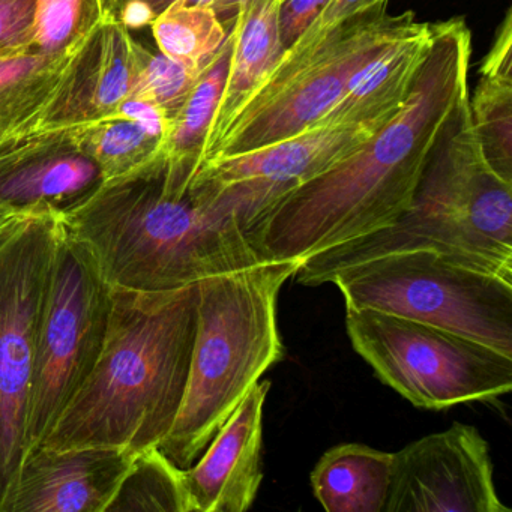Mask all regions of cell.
I'll list each match as a JSON object with an SVG mask.
<instances>
[{
  "instance_id": "9c48e42d",
  "label": "cell",
  "mask_w": 512,
  "mask_h": 512,
  "mask_svg": "<svg viewBox=\"0 0 512 512\" xmlns=\"http://www.w3.org/2000/svg\"><path fill=\"white\" fill-rule=\"evenodd\" d=\"M110 305L112 286L61 227L38 332L25 457L46 439L91 374L106 337Z\"/></svg>"
},
{
  "instance_id": "e0dca14e",
  "label": "cell",
  "mask_w": 512,
  "mask_h": 512,
  "mask_svg": "<svg viewBox=\"0 0 512 512\" xmlns=\"http://www.w3.org/2000/svg\"><path fill=\"white\" fill-rule=\"evenodd\" d=\"M433 41V23L388 44L350 77L343 97L320 124L388 121L406 104Z\"/></svg>"
},
{
  "instance_id": "44dd1931",
  "label": "cell",
  "mask_w": 512,
  "mask_h": 512,
  "mask_svg": "<svg viewBox=\"0 0 512 512\" xmlns=\"http://www.w3.org/2000/svg\"><path fill=\"white\" fill-rule=\"evenodd\" d=\"M230 19L226 20L229 29L223 46L203 67L187 100L170 121L169 134L164 145V152L169 160L187 167L194 173L199 172L202 167L206 139L211 131L229 71L233 47Z\"/></svg>"
},
{
  "instance_id": "4316f807",
  "label": "cell",
  "mask_w": 512,
  "mask_h": 512,
  "mask_svg": "<svg viewBox=\"0 0 512 512\" xmlns=\"http://www.w3.org/2000/svg\"><path fill=\"white\" fill-rule=\"evenodd\" d=\"M202 70L203 67L199 65L178 61L163 53H151L130 97L158 107L172 121L196 85Z\"/></svg>"
},
{
  "instance_id": "30bf717a",
  "label": "cell",
  "mask_w": 512,
  "mask_h": 512,
  "mask_svg": "<svg viewBox=\"0 0 512 512\" xmlns=\"http://www.w3.org/2000/svg\"><path fill=\"white\" fill-rule=\"evenodd\" d=\"M59 233L58 211L38 209L0 238V503L25 457L38 332Z\"/></svg>"
},
{
  "instance_id": "d4e9b609",
  "label": "cell",
  "mask_w": 512,
  "mask_h": 512,
  "mask_svg": "<svg viewBox=\"0 0 512 512\" xmlns=\"http://www.w3.org/2000/svg\"><path fill=\"white\" fill-rule=\"evenodd\" d=\"M469 107L488 163L512 182V73L481 74Z\"/></svg>"
},
{
  "instance_id": "83f0119b",
  "label": "cell",
  "mask_w": 512,
  "mask_h": 512,
  "mask_svg": "<svg viewBox=\"0 0 512 512\" xmlns=\"http://www.w3.org/2000/svg\"><path fill=\"white\" fill-rule=\"evenodd\" d=\"M175 0H106V17L121 23L128 31L151 26V23ZM188 4L212 8L227 20L235 16L242 0H185Z\"/></svg>"
},
{
  "instance_id": "f1b7e54d",
  "label": "cell",
  "mask_w": 512,
  "mask_h": 512,
  "mask_svg": "<svg viewBox=\"0 0 512 512\" xmlns=\"http://www.w3.org/2000/svg\"><path fill=\"white\" fill-rule=\"evenodd\" d=\"M389 0H329L326 7L317 14L310 26L302 32L301 37L287 47L284 52H304L313 47L320 38L325 37L340 23L353 17L361 16L377 8L388 7Z\"/></svg>"
},
{
  "instance_id": "2e32d148",
  "label": "cell",
  "mask_w": 512,
  "mask_h": 512,
  "mask_svg": "<svg viewBox=\"0 0 512 512\" xmlns=\"http://www.w3.org/2000/svg\"><path fill=\"white\" fill-rule=\"evenodd\" d=\"M101 182L74 128L34 131L0 149V206L62 211Z\"/></svg>"
},
{
  "instance_id": "7a4b0ae2",
  "label": "cell",
  "mask_w": 512,
  "mask_h": 512,
  "mask_svg": "<svg viewBox=\"0 0 512 512\" xmlns=\"http://www.w3.org/2000/svg\"><path fill=\"white\" fill-rule=\"evenodd\" d=\"M58 217L112 287L164 292L263 262L241 220L164 149Z\"/></svg>"
},
{
  "instance_id": "603a6c76",
  "label": "cell",
  "mask_w": 512,
  "mask_h": 512,
  "mask_svg": "<svg viewBox=\"0 0 512 512\" xmlns=\"http://www.w3.org/2000/svg\"><path fill=\"white\" fill-rule=\"evenodd\" d=\"M151 28L160 53L199 67H205L223 46L229 29L212 8L185 0L172 2Z\"/></svg>"
},
{
  "instance_id": "d6986e66",
  "label": "cell",
  "mask_w": 512,
  "mask_h": 512,
  "mask_svg": "<svg viewBox=\"0 0 512 512\" xmlns=\"http://www.w3.org/2000/svg\"><path fill=\"white\" fill-rule=\"evenodd\" d=\"M79 50L44 55L28 44L0 50V149L37 130Z\"/></svg>"
},
{
  "instance_id": "7402d4cb",
  "label": "cell",
  "mask_w": 512,
  "mask_h": 512,
  "mask_svg": "<svg viewBox=\"0 0 512 512\" xmlns=\"http://www.w3.org/2000/svg\"><path fill=\"white\" fill-rule=\"evenodd\" d=\"M80 151L94 161L103 181L127 175L163 151L167 131L113 115L74 128Z\"/></svg>"
},
{
  "instance_id": "5bb4252c",
  "label": "cell",
  "mask_w": 512,
  "mask_h": 512,
  "mask_svg": "<svg viewBox=\"0 0 512 512\" xmlns=\"http://www.w3.org/2000/svg\"><path fill=\"white\" fill-rule=\"evenodd\" d=\"M151 53L131 32L106 19L74 56L37 130H68L110 118L133 94Z\"/></svg>"
},
{
  "instance_id": "8992f818",
  "label": "cell",
  "mask_w": 512,
  "mask_h": 512,
  "mask_svg": "<svg viewBox=\"0 0 512 512\" xmlns=\"http://www.w3.org/2000/svg\"><path fill=\"white\" fill-rule=\"evenodd\" d=\"M421 23L413 11L391 16L388 7L377 8L340 23L304 52H283L205 161L262 148L320 124L352 74Z\"/></svg>"
},
{
  "instance_id": "4fadbf2b",
  "label": "cell",
  "mask_w": 512,
  "mask_h": 512,
  "mask_svg": "<svg viewBox=\"0 0 512 512\" xmlns=\"http://www.w3.org/2000/svg\"><path fill=\"white\" fill-rule=\"evenodd\" d=\"M136 455L115 448H35L0 512H107Z\"/></svg>"
},
{
  "instance_id": "277c9868",
  "label": "cell",
  "mask_w": 512,
  "mask_h": 512,
  "mask_svg": "<svg viewBox=\"0 0 512 512\" xmlns=\"http://www.w3.org/2000/svg\"><path fill=\"white\" fill-rule=\"evenodd\" d=\"M467 94L437 140L409 208L385 229L308 257L293 278L328 284L338 271L400 251L431 250L512 281V182L485 157Z\"/></svg>"
},
{
  "instance_id": "484cf974",
  "label": "cell",
  "mask_w": 512,
  "mask_h": 512,
  "mask_svg": "<svg viewBox=\"0 0 512 512\" xmlns=\"http://www.w3.org/2000/svg\"><path fill=\"white\" fill-rule=\"evenodd\" d=\"M106 19V0H37L28 47L44 55L76 52Z\"/></svg>"
},
{
  "instance_id": "6da1fadb",
  "label": "cell",
  "mask_w": 512,
  "mask_h": 512,
  "mask_svg": "<svg viewBox=\"0 0 512 512\" xmlns=\"http://www.w3.org/2000/svg\"><path fill=\"white\" fill-rule=\"evenodd\" d=\"M472 32L463 17L433 23L406 104L355 151L263 209L245 227L263 262L314 254L391 226L412 203L425 164L469 94Z\"/></svg>"
},
{
  "instance_id": "1f68e13d",
  "label": "cell",
  "mask_w": 512,
  "mask_h": 512,
  "mask_svg": "<svg viewBox=\"0 0 512 512\" xmlns=\"http://www.w3.org/2000/svg\"><path fill=\"white\" fill-rule=\"evenodd\" d=\"M512 73V10L508 8L490 50L481 61L479 74Z\"/></svg>"
},
{
  "instance_id": "9a60e30c",
  "label": "cell",
  "mask_w": 512,
  "mask_h": 512,
  "mask_svg": "<svg viewBox=\"0 0 512 512\" xmlns=\"http://www.w3.org/2000/svg\"><path fill=\"white\" fill-rule=\"evenodd\" d=\"M271 382H257L199 460L182 470L190 512H245L263 481V409Z\"/></svg>"
},
{
  "instance_id": "ac0fdd59",
  "label": "cell",
  "mask_w": 512,
  "mask_h": 512,
  "mask_svg": "<svg viewBox=\"0 0 512 512\" xmlns=\"http://www.w3.org/2000/svg\"><path fill=\"white\" fill-rule=\"evenodd\" d=\"M280 11L281 0H242L230 19L233 47L229 71L206 139L203 161L283 55Z\"/></svg>"
},
{
  "instance_id": "5b68a950",
  "label": "cell",
  "mask_w": 512,
  "mask_h": 512,
  "mask_svg": "<svg viewBox=\"0 0 512 512\" xmlns=\"http://www.w3.org/2000/svg\"><path fill=\"white\" fill-rule=\"evenodd\" d=\"M301 262H260L197 283V328L187 388L158 449L193 466L268 368L283 361L278 295Z\"/></svg>"
},
{
  "instance_id": "7c38bea8",
  "label": "cell",
  "mask_w": 512,
  "mask_h": 512,
  "mask_svg": "<svg viewBox=\"0 0 512 512\" xmlns=\"http://www.w3.org/2000/svg\"><path fill=\"white\" fill-rule=\"evenodd\" d=\"M385 512H511L497 496L490 446L455 422L394 452Z\"/></svg>"
},
{
  "instance_id": "ffe728a7",
  "label": "cell",
  "mask_w": 512,
  "mask_h": 512,
  "mask_svg": "<svg viewBox=\"0 0 512 512\" xmlns=\"http://www.w3.org/2000/svg\"><path fill=\"white\" fill-rule=\"evenodd\" d=\"M394 452L359 443L328 449L311 472V487L328 512H385Z\"/></svg>"
},
{
  "instance_id": "3957f363",
  "label": "cell",
  "mask_w": 512,
  "mask_h": 512,
  "mask_svg": "<svg viewBox=\"0 0 512 512\" xmlns=\"http://www.w3.org/2000/svg\"><path fill=\"white\" fill-rule=\"evenodd\" d=\"M197 301V284L164 292L112 287L97 362L41 448H115L133 455L158 448L187 388Z\"/></svg>"
},
{
  "instance_id": "ba28073f",
  "label": "cell",
  "mask_w": 512,
  "mask_h": 512,
  "mask_svg": "<svg viewBox=\"0 0 512 512\" xmlns=\"http://www.w3.org/2000/svg\"><path fill=\"white\" fill-rule=\"evenodd\" d=\"M353 349L413 406L449 409L512 389V356L472 338L370 308L346 307Z\"/></svg>"
},
{
  "instance_id": "4dcf8cb0",
  "label": "cell",
  "mask_w": 512,
  "mask_h": 512,
  "mask_svg": "<svg viewBox=\"0 0 512 512\" xmlns=\"http://www.w3.org/2000/svg\"><path fill=\"white\" fill-rule=\"evenodd\" d=\"M329 0H281L280 31L284 50L292 46Z\"/></svg>"
},
{
  "instance_id": "52a82bcc",
  "label": "cell",
  "mask_w": 512,
  "mask_h": 512,
  "mask_svg": "<svg viewBox=\"0 0 512 512\" xmlns=\"http://www.w3.org/2000/svg\"><path fill=\"white\" fill-rule=\"evenodd\" d=\"M346 307L427 323L512 356V281L431 250L400 251L332 275Z\"/></svg>"
},
{
  "instance_id": "8fae6325",
  "label": "cell",
  "mask_w": 512,
  "mask_h": 512,
  "mask_svg": "<svg viewBox=\"0 0 512 512\" xmlns=\"http://www.w3.org/2000/svg\"><path fill=\"white\" fill-rule=\"evenodd\" d=\"M388 121L317 124L262 148L211 158L196 179L247 227L263 209L343 160Z\"/></svg>"
},
{
  "instance_id": "f546056e",
  "label": "cell",
  "mask_w": 512,
  "mask_h": 512,
  "mask_svg": "<svg viewBox=\"0 0 512 512\" xmlns=\"http://www.w3.org/2000/svg\"><path fill=\"white\" fill-rule=\"evenodd\" d=\"M35 11L37 0H0V50L29 43Z\"/></svg>"
},
{
  "instance_id": "cb8c5ba5",
  "label": "cell",
  "mask_w": 512,
  "mask_h": 512,
  "mask_svg": "<svg viewBox=\"0 0 512 512\" xmlns=\"http://www.w3.org/2000/svg\"><path fill=\"white\" fill-rule=\"evenodd\" d=\"M182 470L158 448L136 455L107 512H190Z\"/></svg>"
}]
</instances>
